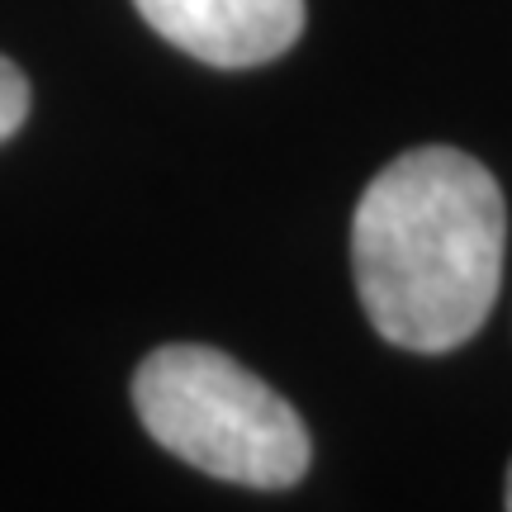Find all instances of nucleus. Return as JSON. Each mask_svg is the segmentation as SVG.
Masks as SVG:
<instances>
[{"instance_id":"obj_2","label":"nucleus","mask_w":512,"mask_h":512,"mask_svg":"<svg viewBox=\"0 0 512 512\" xmlns=\"http://www.w3.org/2000/svg\"><path fill=\"white\" fill-rule=\"evenodd\" d=\"M133 408L157 446L214 479L290 489L309 475L313 441L294 403L219 347H157L133 375Z\"/></svg>"},{"instance_id":"obj_5","label":"nucleus","mask_w":512,"mask_h":512,"mask_svg":"<svg viewBox=\"0 0 512 512\" xmlns=\"http://www.w3.org/2000/svg\"><path fill=\"white\" fill-rule=\"evenodd\" d=\"M503 498H508V503H503V508L512 512V460H508V494H503Z\"/></svg>"},{"instance_id":"obj_3","label":"nucleus","mask_w":512,"mask_h":512,"mask_svg":"<svg viewBox=\"0 0 512 512\" xmlns=\"http://www.w3.org/2000/svg\"><path fill=\"white\" fill-rule=\"evenodd\" d=\"M157 34L209 67H261L304 34V0H133Z\"/></svg>"},{"instance_id":"obj_4","label":"nucleus","mask_w":512,"mask_h":512,"mask_svg":"<svg viewBox=\"0 0 512 512\" xmlns=\"http://www.w3.org/2000/svg\"><path fill=\"white\" fill-rule=\"evenodd\" d=\"M24 114H29V81L10 57H0V143L15 138Z\"/></svg>"},{"instance_id":"obj_1","label":"nucleus","mask_w":512,"mask_h":512,"mask_svg":"<svg viewBox=\"0 0 512 512\" xmlns=\"http://www.w3.org/2000/svg\"><path fill=\"white\" fill-rule=\"evenodd\" d=\"M508 204L494 171L460 147H413L366 185L351 271L370 328L403 351H456L503 290Z\"/></svg>"}]
</instances>
